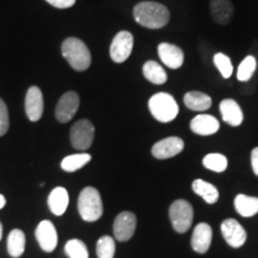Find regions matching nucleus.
I'll use <instances>...</instances> for the list:
<instances>
[{
  "label": "nucleus",
  "mask_w": 258,
  "mask_h": 258,
  "mask_svg": "<svg viewBox=\"0 0 258 258\" xmlns=\"http://www.w3.org/2000/svg\"><path fill=\"white\" fill-rule=\"evenodd\" d=\"M134 19L147 29L164 28L170 22V11L165 5L156 2H141L133 10Z\"/></svg>",
  "instance_id": "nucleus-1"
},
{
  "label": "nucleus",
  "mask_w": 258,
  "mask_h": 258,
  "mask_svg": "<svg viewBox=\"0 0 258 258\" xmlns=\"http://www.w3.org/2000/svg\"><path fill=\"white\" fill-rule=\"evenodd\" d=\"M61 51H62V56L69 61L73 70L83 72L91 66V53L88 46L79 38H66L62 42Z\"/></svg>",
  "instance_id": "nucleus-2"
},
{
  "label": "nucleus",
  "mask_w": 258,
  "mask_h": 258,
  "mask_svg": "<svg viewBox=\"0 0 258 258\" xmlns=\"http://www.w3.org/2000/svg\"><path fill=\"white\" fill-rule=\"evenodd\" d=\"M78 212L84 221L95 222L102 218L103 203L101 194L93 186H86L79 194Z\"/></svg>",
  "instance_id": "nucleus-3"
},
{
  "label": "nucleus",
  "mask_w": 258,
  "mask_h": 258,
  "mask_svg": "<svg viewBox=\"0 0 258 258\" xmlns=\"http://www.w3.org/2000/svg\"><path fill=\"white\" fill-rule=\"evenodd\" d=\"M148 109L153 117L161 123L173 121L179 111L176 99L166 92H158L151 97L148 101Z\"/></svg>",
  "instance_id": "nucleus-4"
},
{
  "label": "nucleus",
  "mask_w": 258,
  "mask_h": 258,
  "mask_svg": "<svg viewBox=\"0 0 258 258\" xmlns=\"http://www.w3.org/2000/svg\"><path fill=\"white\" fill-rule=\"evenodd\" d=\"M169 217L173 230L177 233H185L190 230L194 220L192 206L186 200H176L170 206Z\"/></svg>",
  "instance_id": "nucleus-5"
},
{
  "label": "nucleus",
  "mask_w": 258,
  "mask_h": 258,
  "mask_svg": "<svg viewBox=\"0 0 258 258\" xmlns=\"http://www.w3.org/2000/svg\"><path fill=\"white\" fill-rule=\"evenodd\" d=\"M95 139V125L89 120H79L72 125L70 132V140L73 148L86 151L91 147Z\"/></svg>",
  "instance_id": "nucleus-6"
},
{
  "label": "nucleus",
  "mask_w": 258,
  "mask_h": 258,
  "mask_svg": "<svg viewBox=\"0 0 258 258\" xmlns=\"http://www.w3.org/2000/svg\"><path fill=\"white\" fill-rule=\"evenodd\" d=\"M134 46V37L129 31H120L114 37L110 46V57L116 63H122L131 56Z\"/></svg>",
  "instance_id": "nucleus-7"
},
{
  "label": "nucleus",
  "mask_w": 258,
  "mask_h": 258,
  "mask_svg": "<svg viewBox=\"0 0 258 258\" xmlns=\"http://www.w3.org/2000/svg\"><path fill=\"white\" fill-rule=\"evenodd\" d=\"M135 230H137V215L128 211L120 213L112 225L115 239L122 243L131 239L135 233Z\"/></svg>",
  "instance_id": "nucleus-8"
},
{
  "label": "nucleus",
  "mask_w": 258,
  "mask_h": 258,
  "mask_svg": "<svg viewBox=\"0 0 258 258\" xmlns=\"http://www.w3.org/2000/svg\"><path fill=\"white\" fill-rule=\"evenodd\" d=\"M80 104L79 95L74 91H69L60 97L55 108V117L60 123H67L74 117Z\"/></svg>",
  "instance_id": "nucleus-9"
},
{
  "label": "nucleus",
  "mask_w": 258,
  "mask_h": 258,
  "mask_svg": "<svg viewBox=\"0 0 258 258\" xmlns=\"http://www.w3.org/2000/svg\"><path fill=\"white\" fill-rule=\"evenodd\" d=\"M221 233L226 243L233 249H239L247 239L246 231L235 219H226L222 221Z\"/></svg>",
  "instance_id": "nucleus-10"
},
{
  "label": "nucleus",
  "mask_w": 258,
  "mask_h": 258,
  "mask_svg": "<svg viewBox=\"0 0 258 258\" xmlns=\"http://www.w3.org/2000/svg\"><path fill=\"white\" fill-rule=\"evenodd\" d=\"M184 150V141L178 137H169L158 141L152 147V156L157 159H169L176 157Z\"/></svg>",
  "instance_id": "nucleus-11"
},
{
  "label": "nucleus",
  "mask_w": 258,
  "mask_h": 258,
  "mask_svg": "<svg viewBox=\"0 0 258 258\" xmlns=\"http://www.w3.org/2000/svg\"><path fill=\"white\" fill-rule=\"evenodd\" d=\"M37 243L44 252H53L57 246V232L54 224L49 220H42L35 231Z\"/></svg>",
  "instance_id": "nucleus-12"
},
{
  "label": "nucleus",
  "mask_w": 258,
  "mask_h": 258,
  "mask_svg": "<svg viewBox=\"0 0 258 258\" xmlns=\"http://www.w3.org/2000/svg\"><path fill=\"white\" fill-rule=\"evenodd\" d=\"M43 109L44 103L41 89L31 86L25 96V114L31 122H37L43 115Z\"/></svg>",
  "instance_id": "nucleus-13"
},
{
  "label": "nucleus",
  "mask_w": 258,
  "mask_h": 258,
  "mask_svg": "<svg viewBox=\"0 0 258 258\" xmlns=\"http://www.w3.org/2000/svg\"><path fill=\"white\" fill-rule=\"evenodd\" d=\"M213 238V230L207 222H200L195 226L191 235L192 250L198 253H206L211 247Z\"/></svg>",
  "instance_id": "nucleus-14"
},
{
  "label": "nucleus",
  "mask_w": 258,
  "mask_h": 258,
  "mask_svg": "<svg viewBox=\"0 0 258 258\" xmlns=\"http://www.w3.org/2000/svg\"><path fill=\"white\" fill-rule=\"evenodd\" d=\"M158 54H159L161 62L169 69L178 70L184 62V53L175 44L163 42L158 46Z\"/></svg>",
  "instance_id": "nucleus-15"
},
{
  "label": "nucleus",
  "mask_w": 258,
  "mask_h": 258,
  "mask_svg": "<svg viewBox=\"0 0 258 258\" xmlns=\"http://www.w3.org/2000/svg\"><path fill=\"white\" fill-rule=\"evenodd\" d=\"M209 11L215 23L219 25H227L233 18L234 8L231 0H211Z\"/></svg>",
  "instance_id": "nucleus-16"
},
{
  "label": "nucleus",
  "mask_w": 258,
  "mask_h": 258,
  "mask_svg": "<svg viewBox=\"0 0 258 258\" xmlns=\"http://www.w3.org/2000/svg\"><path fill=\"white\" fill-rule=\"evenodd\" d=\"M190 129L192 133L207 137L213 135L220 129V123L214 116L208 114H200L192 118L190 122Z\"/></svg>",
  "instance_id": "nucleus-17"
},
{
  "label": "nucleus",
  "mask_w": 258,
  "mask_h": 258,
  "mask_svg": "<svg viewBox=\"0 0 258 258\" xmlns=\"http://www.w3.org/2000/svg\"><path fill=\"white\" fill-rule=\"evenodd\" d=\"M219 110H220V114L222 116L224 122L232 125V127H238V125L243 123V110H241L240 105L238 104L234 99L227 98L221 101L220 105H219Z\"/></svg>",
  "instance_id": "nucleus-18"
},
{
  "label": "nucleus",
  "mask_w": 258,
  "mask_h": 258,
  "mask_svg": "<svg viewBox=\"0 0 258 258\" xmlns=\"http://www.w3.org/2000/svg\"><path fill=\"white\" fill-rule=\"evenodd\" d=\"M47 202L50 212L56 217H61L69 207V191L62 186H56L50 191Z\"/></svg>",
  "instance_id": "nucleus-19"
},
{
  "label": "nucleus",
  "mask_w": 258,
  "mask_h": 258,
  "mask_svg": "<svg viewBox=\"0 0 258 258\" xmlns=\"http://www.w3.org/2000/svg\"><path fill=\"white\" fill-rule=\"evenodd\" d=\"M234 208L243 218H251L258 213V198L238 194L234 199Z\"/></svg>",
  "instance_id": "nucleus-20"
},
{
  "label": "nucleus",
  "mask_w": 258,
  "mask_h": 258,
  "mask_svg": "<svg viewBox=\"0 0 258 258\" xmlns=\"http://www.w3.org/2000/svg\"><path fill=\"white\" fill-rule=\"evenodd\" d=\"M212 98L207 93L200 91H190L184 95V104L192 111H206L212 106Z\"/></svg>",
  "instance_id": "nucleus-21"
},
{
  "label": "nucleus",
  "mask_w": 258,
  "mask_h": 258,
  "mask_svg": "<svg viewBox=\"0 0 258 258\" xmlns=\"http://www.w3.org/2000/svg\"><path fill=\"white\" fill-rule=\"evenodd\" d=\"M191 188L194 192L205 200L208 205H214L219 200V190L212 183L206 182L203 179H195L192 182Z\"/></svg>",
  "instance_id": "nucleus-22"
},
{
  "label": "nucleus",
  "mask_w": 258,
  "mask_h": 258,
  "mask_svg": "<svg viewBox=\"0 0 258 258\" xmlns=\"http://www.w3.org/2000/svg\"><path fill=\"white\" fill-rule=\"evenodd\" d=\"M143 73L148 82H151L154 85H163L167 82V74L163 66L156 61L150 60L145 62L143 67Z\"/></svg>",
  "instance_id": "nucleus-23"
},
{
  "label": "nucleus",
  "mask_w": 258,
  "mask_h": 258,
  "mask_svg": "<svg viewBox=\"0 0 258 258\" xmlns=\"http://www.w3.org/2000/svg\"><path fill=\"white\" fill-rule=\"evenodd\" d=\"M25 251V234L19 228L10 232L8 237V252L12 258H19Z\"/></svg>",
  "instance_id": "nucleus-24"
},
{
  "label": "nucleus",
  "mask_w": 258,
  "mask_h": 258,
  "mask_svg": "<svg viewBox=\"0 0 258 258\" xmlns=\"http://www.w3.org/2000/svg\"><path fill=\"white\" fill-rule=\"evenodd\" d=\"M92 157L89 153L72 154V156L63 158L62 161H61V169L66 171V172H76V171L88 165Z\"/></svg>",
  "instance_id": "nucleus-25"
},
{
  "label": "nucleus",
  "mask_w": 258,
  "mask_h": 258,
  "mask_svg": "<svg viewBox=\"0 0 258 258\" xmlns=\"http://www.w3.org/2000/svg\"><path fill=\"white\" fill-rule=\"evenodd\" d=\"M257 70V60L253 55L249 54L245 59L241 61L237 71V79L239 82L247 83L252 79L254 72Z\"/></svg>",
  "instance_id": "nucleus-26"
},
{
  "label": "nucleus",
  "mask_w": 258,
  "mask_h": 258,
  "mask_svg": "<svg viewBox=\"0 0 258 258\" xmlns=\"http://www.w3.org/2000/svg\"><path fill=\"white\" fill-rule=\"evenodd\" d=\"M202 163L206 169L214 171V172H219V173L224 172V171L227 169V165H228L227 158L221 153H209L203 158Z\"/></svg>",
  "instance_id": "nucleus-27"
},
{
  "label": "nucleus",
  "mask_w": 258,
  "mask_h": 258,
  "mask_svg": "<svg viewBox=\"0 0 258 258\" xmlns=\"http://www.w3.org/2000/svg\"><path fill=\"white\" fill-rule=\"evenodd\" d=\"M96 252L98 258H114L116 252L115 239L110 235H103L97 241Z\"/></svg>",
  "instance_id": "nucleus-28"
},
{
  "label": "nucleus",
  "mask_w": 258,
  "mask_h": 258,
  "mask_svg": "<svg viewBox=\"0 0 258 258\" xmlns=\"http://www.w3.org/2000/svg\"><path fill=\"white\" fill-rule=\"evenodd\" d=\"M64 252L70 258H89V250L83 240L70 239L64 245Z\"/></svg>",
  "instance_id": "nucleus-29"
},
{
  "label": "nucleus",
  "mask_w": 258,
  "mask_h": 258,
  "mask_svg": "<svg viewBox=\"0 0 258 258\" xmlns=\"http://www.w3.org/2000/svg\"><path fill=\"white\" fill-rule=\"evenodd\" d=\"M213 63L215 64L219 72L225 79L231 78L232 73H233V66H232V61L230 56H227L224 53H217L213 55Z\"/></svg>",
  "instance_id": "nucleus-30"
},
{
  "label": "nucleus",
  "mask_w": 258,
  "mask_h": 258,
  "mask_svg": "<svg viewBox=\"0 0 258 258\" xmlns=\"http://www.w3.org/2000/svg\"><path fill=\"white\" fill-rule=\"evenodd\" d=\"M10 127L9 109L5 102L0 98V137H4L8 133Z\"/></svg>",
  "instance_id": "nucleus-31"
},
{
  "label": "nucleus",
  "mask_w": 258,
  "mask_h": 258,
  "mask_svg": "<svg viewBox=\"0 0 258 258\" xmlns=\"http://www.w3.org/2000/svg\"><path fill=\"white\" fill-rule=\"evenodd\" d=\"M199 51L203 57V60L207 62V57H211L212 54V47L209 46V43L206 40H201L199 43Z\"/></svg>",
  "instance_id": "nucleus-32"
},
{
  "label": "nucleus",
  "mask_w": 258,
  "mask_h": 258,
  "mask_svg": "<svg viewBox=\"0 0 258 258\" xmlns=\"http://www.w3.org/2000/svg\"><path fill=\"white\" fill-rule=\"evenodd\" d=\"M46 2L56 9H70L76 4L77 0H46Z\"/></svg>",
  "instance_id": "nucleus-33"
},
{
  "label": "nucleus",
  "mask_w": 258,
  "mask_h": 258,
  "mask_svg": "<svg viewBox=\"0 0 258 258\" xmlns=\"http://www.w3.org/2000/svg\"><path fill=\"white\" fill-rule=\"evenodd\" d=\"M251 166H252L254 175L258 176V147L253 148L251 152Z\"/></svg>",
  "instance_id": "nucleus-34"
},
{
  "label": "nucleus",
  "mask_w": 258,
  "mask_h": 258,
  "mask_svg": "<svg viewBox=\"0 0 258 258\" xmlns=\"http://www.w3.org/2000/svg\"><path fill=\"white\" fill-rule=\"evenodd\" d=\"M251 55H253L257 60V67H258V40H254L251 46Z\"/></svg>",
  "instance_id": "nucleus-35"
},
{
  "label": "nucleus",
  "mask_w": 258,
  "mask_h": 258,
  "mask_svg": "<svg viewBox=\"0 0 258 258\" xmlns=\"http://www.w3.org/2000/svg\"><path fill=\"white\" fill-rule=\"evenodd\" d=\"M5 205H6V199L4 198V195H2V194H0V209L4 208Z\"/></svg>",
  "instance_id": "nucleus-36"
},
{
  "label": "nucleus",
  "mask_w": 258,
  "mask_h": 258,
  "mask_svg": "<svg viewBox=\"0 0 258 258\" xmlns=\"http://www.w3.org/2000/svg\"><path fill=\"white\" fill-rule=\"evenodd\" d=\"M3 238V225H2V221H0V240H2Z\"/></svg>",
  "instance_id": "nucleus-37"
}]
</instances>
